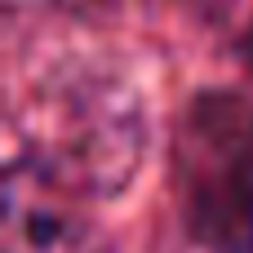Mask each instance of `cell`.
<instances>
[{
    "label": "cell",
    "mask_w": 253,
    "mask_h": 253,
    "mask_svg": "<svg viewBox=\"0 0 253 253\" xmlns=\"http://www.w3.org/2000/svg\"><path fill=\"white\" fill-rule=\"evenodd\" d=\"M173 200L209 253H253V102L213 89L173 129Z\"/></svg>",
    "instance_id": "6da1fadb"
},
{
    "label": "cell",
    "mask_w": 253,
    "mask_h": 253,
    "mask_svg": "<svg viewBox=\"0 0 253 253\" xmlns=\"http://www.w3.org/2000/svg\"><path fill=\"white\" fill-rule=\"evenodd\" d=\"M240 58L249 62V71H253V27L245 31V36H240Z\"/></svg>",
    "instance_id": "7a4b0ae2"
}]
</instances>
